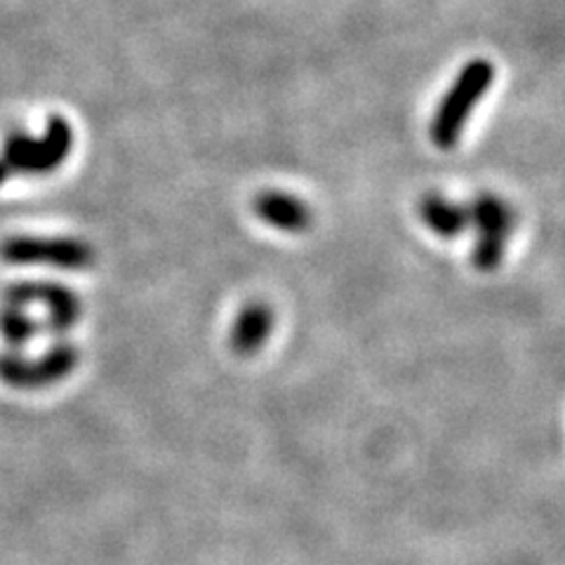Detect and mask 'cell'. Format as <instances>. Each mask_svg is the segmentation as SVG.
Segmentation results:
<instances>
[{
  "label": "cell",
  "instance_id": "10",
  "mask_svg": "<svg viewBox=\"0 0 565 565\" xmlns=\"http://www.w3.org/2000/svg\"><path fill=\"white\" fill-rule=\"evenodd\" d=\"M40 330L42 326L34 316H28L24 307L5 304V307L0 309V335L5 337L12 349H22V346L32 342Z\"/></svg>",
  "mask_w": 565,
  "mask_h": 565
},
{
  "label": "cell",
  "instance_id": "8",
  "mask_svg": "<svg viewBox=\"0 0 565 565\" xmlns=\"http://www.w3.org/2000/svg\"><path fill=\"white\" fill-rule=\"evenodd\" d=\"M273 330V311L262 302H253L243 307L231 330V346L238 354H255L265 346Z\"/></svg>",
  "mask_w": 565,
  "mask_h": 565
},
{
  "label": "cell",
  "instance_id": "11",
  "mask_svg": "<svg viewBox=\"0 0 565 565\" xmlns=\"http://www.w3.org/2000/svg\"><path fill=\"white\" fill-rule=\"evenodd\" d=\"M12 175V172L8 170V165H5V161H3V158H0V186H3L5 182H8V177Z\"/></svg>",
  "mask_w": 565,
  "mask_h": 565
},
{
  "label": "cell",
  "instance_id": "5",
  "mask_svg": "<svg viewBox=\"0 0 565 565\" xmlns=\"http://www.w3.org/2000/svg\"><path fill=\"white\" fill-rule=\"evenodd\" d=\"M78 366V349L74 344L60 342L40 358H24L20 354L0 356V382L14 389H42L64 377Z\"/></svg>",
  "mask_w": 565,
  "mask_h": 565
},
{
  "label": "cell",
  "instance_id": "4",
  "mask_svg": "<svg viewBox=\"0 0 565 565\" xmlns=\"http://www.w3.org/2000/svg\"><path fill=\"white\" fill-rule=\"evenodd\" d=\"M469 226L478 231V243L474 248V265L481 271H495L504 257V241L514 229V212L506 202L492 194H481L471 206Z\"/></svg>",
  "mask_w": 565,
  "mask_h": 565
},
{
  "label": "cell",
  "instance_id": "1",
  "mask_svg": "<svg viewBox=\"0 0 565 565\" xmlns=\"http://www.w3.org/2000/svg\"><path fill=\"white\" fill-rule=\"evenodd\" d=\"M495 81V66L488 60H471L445 93L431 121V139L439 149H453L462 137L471 111Z\"/></svg>",
  "mask_w": 565,
  "mask_h": 565
},
{
  "label": "cell",
  "instance_id": "6",
  "mask_svg": "<svg viewBox=\"0 0 565 565\" xmlns=\"http://www.w3.org/2000/svg\"><path fill=\"white\" fill-rule=\"evenodd\" d=\"M5 304L14 307H32V304H42L48 309L46 328L52 335H66V332L78 323L81 318V299L60 283L52 281H24L14 283L5 290Z\"/></svg>",
  "mask_w": 565,
  "mask_h": 565
},
{
  "label": "cell",
  "instance_id": "2",
  "mask_svg": "<svg viewBox=\"0 0 565 565\" xmlns=\"http://www.w3.org/2000/svg\"><path fill=\"white\" fill-rule=\"evenodd\" d=\"M71 149H74V127L62 115H50L46 135L40 139L24 133L8 135L0 158H3L10 172L26 177H42L62 168L71 156Z\"/></svg>",
  "mask_w": 565,
  "mask_h": 565
},
{
  "label": "cell",
  "instance_id": "3",
  "mask_svg": "<svg viewBox=\"0 0 565 565\" xmlns=\"http://www.w3.org/2000/svg\"><path fill=\"white\" fill-rule=\"evenodd\" d=\"M0 257L12 267H52L64 271L90 269L95 250L69 236H10L0 243Z\"/></svg>",
  "mask_w": 565,
  "mask_h": 565
},
{
  "label": "cell",
  "instance_id": "9",
  "mask_svg": "<svg viewBox=\"0 0 565 565\" xmlns=\"http://www.w3.org/2000/svg\"><path fill=\"white\" fill-rule=\"evenodd\" d=\"M425 224L443 238H457L469 229V212L465 206L447 200L443 196H427L419 206Z\"/></svg>",
  "mask_w": 565,
  "mask_h": 565
},
{
  "label": "cell",
  "instance_id": "7",
  "mask_svg": "<svg viewBox=\"0 0 565 565\" xmlns=\"http://www.w3.org/2000/svg\"><path fill=\"white\" fill-rule=\"evenodd\" d=\"M253 210L259 220L273 229L285 231V234H302V231L311 226L314 220L307 202L283 192L259 194L253 202Z\"/></svg>",
  "mask_w": 565,
  "mask_h": 565
}]
</instances>
